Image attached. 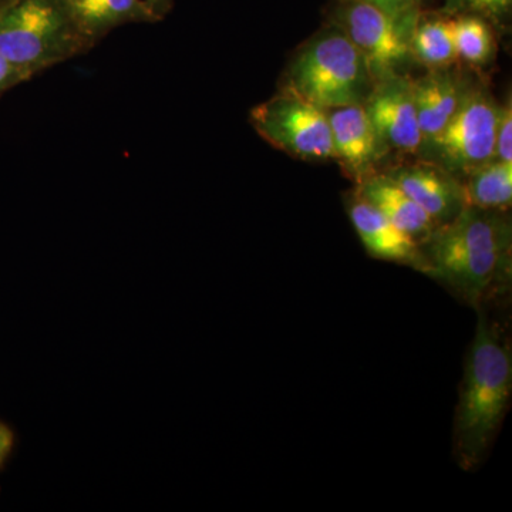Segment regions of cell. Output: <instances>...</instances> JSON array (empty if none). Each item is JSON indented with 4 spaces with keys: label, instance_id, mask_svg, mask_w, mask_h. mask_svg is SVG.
Instances as JSON below:
<instances>
[{
    "label": "cell",
    "instance_id": "9a60e30c",
    "mask_svg": "<svg viewBox=\"0 0 512 512\" xmlns=\"http://www.w3.org/2000/svg\"><path fill=\"white\" fill-rule=\"evenodd\" d=\"M466 207L507 211L512 204V163L491 160L460 180Z\"/></svg>",
    "mask_w": 512,
    "mask_h": 512
},
{
    "label": "cell",
    "instance_id": "8992f818",
    "mask_svg": "<svg viewBox=\"0 0 512 512\" xmlns=\"http://www.w3.org/2000/svg\"><path fill=\"white\" fill-rule=\"evenodd\" d=\"M498 110L484 89H468L454 116L439 136L420 148L426 161L439 165L458 180L494 160Z\"/></svg>",
    "mask_w": 512,
    "mask_h": 512
},
{
    "label": "cell",
    "instance_id": "ffe728a7",
    "mask_svg": "<svg viewBox=\"0 0 512 512\" xmlns=\"http://www.w3.org/2000/svg\"><path fill=\"white\" fill-rule=\"evenodd\" d=\"M29 80V77L22 70L13 66L9 60L0 55V99H2L3 94L12 90L13 87L29 82Z\"/></svg>",
    "mask_w": 512,
    "mask_h": 512
},
{
    "label": "cell",
    "instance_id": "6da1fadb",
    "mask_svg": "<svg viewBox=\"0 0 512 512\" xmlns=\"http://www.w3.org/2000/svg\"><path fill=\"white\" fill-rule=\"evenodd\" d=\"M426 275L439 279L471 305L510 278L512 227L507 211L464 207L420 244Z\"/></svg>",
    "mask_w": 512,
    "mask_h": 512
},
{
    "label": "cell",
    "instance_id": "30bf717a",
    "mask_svg": "<svg viewBox=\"0 0 512 512\" xmlns=\"http://www.w3.org/2000/svg\"><path fill=\"white\" fill-rule=\"evenodd\" d=\"M335 160L356 184L376 174L382 148L363 104L328 110Z\"/></svg>",
    "mask_w": 512,
    "mask_h": 512
},
{
    "label": "cell",
    "instance_id": "cb8c5ba5",
    "mask_svg": "<svg viewBox=\"0 0 512 512\" xmlns=\"http://www.w3.org/2000/svg\"><path fill=\"white\" fill-rule=\"evenodd\" d=\"M15 2V0H0V8L3 6L9 5V3Z\"/></svg>",
    "mask_w": 512,
    "mask_h": 512
},
{
    "label": "cell",
    "instance_id": "2e32d148",
    "mask_svg": "<svg viewBox=\"0 0 512 512\" xmlns=\"http://www.w3.org/2000/svg\"><path fill=\"white\" fill-rule=\"evenodd\" d=\"M414 62L429 70L447 69L457 62L451 16L421 10L412 35Z\"/></svg>",
    "mask_w": 512,
    "mask_h": 512
},
{
    "label": "cell",
    "instance_id": "5bb4252c",
    "mask_svg": "<svg viewBox=\"0 0 512 512\" xmlns=\"http://www.w3.org/2000/svg\"><path fill=\"white\" fill-rule=\"evenodd\" d=\"M63 3L94 47L121 26L160 22L144 0H63Z\"/></svg>",
    "mask_w": 512,
    "mask_h": 512
},
{
    "label": "cell",
    "instance_id": "e0dca14e",
    "mask_svg": "<svg viewBox=\"0 0 512 512\" xmlns=\"http://www.w3.org/2000/svg\"><path fill=\"white\" fill-rule=\"evenodd\" d=\"M450 16L457 60L471 66H484L490 62L495 53V39L487 19L473 13Z\"/></svg>",
    "mask_w": 512,
    "mask_h": 512
},
{
    "label": "cell",
    "instance_id": "ac0fdd59",
    "mask_svg": "<svg viewBox=\"0 0 512 512\" xmlns=\"http://www.w3.org/2000/svg\"><path fill=\"white\" fill-rule=\"evenodd\" d=\"M512 0H446L443 12L447 15L473 13L484 19L500 20L511 13Z\"/></svg>",
    "mask_w": 512,
    "mask_h": 512
},
{
    "label": "cell",
    "instance_id": "44dd1931",
    "mask_svg": "<svg viewBox=\"0 0 512 512\" xmlns=\"http://www.w3.org/2000/svg\"><path fill=\"white\" fill-rule=\"evenodd\" d=\"M392 15H409L420 12L424 0H360Z\"/></svg>",
    "mask_w": 512,
    "mask_h": 512
},
{
    "label": "cell",
    "instance_id": "52a82bcc",
    "mask_svg": "<svg viewBox=\"0 0 512 512\" xmlns=\"http://www.w3.org/2000/svg\"><path fill=\"white\" fill-rule=\"evenodd\" d=\"M249 121L266 143L306 161L335 158L328 111L284 92L258 104Z\"/></svg>",
    "mask_w": 512,
    "mask_h": 512
},
{
    "label": "cell",
    "instance_id": "277c9868",
    "mask_svg": "<svg viewBox=\"0 0 512 512\" xmlns=\"http://www.w3.org/2000/svg\"><path fill=\"white\" fill-rule=\"evenodd\" d=\"M92 49L63 0H15L0 8V55L29 79Z\"/></svg>",
    "mask_w": 512,
    "mask_h": 512
},
{
    "label": "cell",
    "instance_id": "9c48e42d",
    "mask_svg": "<svg viewBox=\"0 0 512 512\" xmlns=\"http://www.w3.org/2000/svg\"><path fill=\"white\" fill-rule=\"evenodd\" d=\"M437 225L456 218L464 205L457 177L430 161L396 165L384 173Z\"/></svg>",
    "mask_w": 512,
    "mask_h": 512
},
{
    "label": "cell",
    "instance_id": "3957f363",
    "mask_svg": "<svg viewBox=\"0 0 512 512\" xmlns=\"http://www.w3.org/2000/svg\"><path fill=\"white\" fill-rule=\"evenodd\" d=\"M373 86L359 50L342 29L329 23L293 57L282 90L328 111L365 103Z\"/></svg>",
    "mask_w": 512,
    "mask_h": 512
},
{
    "label": "cell",
    "instance_id": "7a4b0ae2",
    "mask_svg": "<svg viewBox=\"0 0 512 512\" xmlns=\"http://www.w3.org/2000/svg\"><path fill=\"white\" fill-rule=\"evenodd\" d=\"M511 392V350L487 315L478 311L454 429V448L464 470H471L483 460L507 413Z\"/></svg>",
    "mask_w": 512,
    "mask_h": 512
},
{
    "label": "cell",
    "instance_id": "5b68a950",
    "mask_svg": "<svg viewBox=\"0 0 512 512\" xmlns=\"http://www.w3.org/2000/svg\"><path fill=\"white\" fill-rule=\"evenodd\" d=\"M420 12L392 15L360 0H336L329 19L359 50L376 84L402 76L414 62L412 35Z\"/></svg>",
    "mask_w": 512,
    "mask_h": 512
},
{
    "label": "cell",
    "instance_id": "7c38bea8",
    "mask_svg": "<svg viewBox=\"0 0 512 512\" xmlns=\"http://www.w3.org/2000/svg\"><path fill=\"white\" fill-rule=\"evenodd\" d=\"M467 87L456 73L447 69L430 70L426 76L413 80L414 104L423 144L439 136L456 113Z\"/></svg>",
    "mask_w": 512,
    "mask_h": 512
},
{
    "label": "cell",
    "instance_id": "8fae6325",
    "mask_svg": "<svg viewBox=\"0 0 512 512\" xmlns=\"http://www.w3.org/2000/svg\"><path fill=\"white\" fill-rule=\"evenodd\" d=\"M346 211L369 255L383 261L412 266L426 274V262L419 242L400 231L356 191L349 194Z\"/></svg>",
    "mask_w": 512,
    "mask_h": 512
},
{
    "label": "cell",
    "instance_id": "7402d4cb",
    "mask_svg": "<svg viewBox=\"0 0 512 512\" xmlns=\"http://www.w3.org/2000/svg\"><path fill=\"white\" fill-rule=\"evenodd\" d=\"M18 437L15 430L9 424L0 421V471L5 470L6 464L9 463L13 451H15Z\"/></svg>",
    "mask_w": 512,
    "mask_h": 512
},
{
    "label": "cell",
    "instance_id": "603a6c76",
    "mask_svg": "<svg viewBox=\"0 0 512 512\" xmlns=\"http://www.w3.org/2000/svg\"><path fill=\"white\" fill-rule=\"evenodd\" d=\"M157 19L164 20L174 8V0H144Z\"/></svg>",
    "mask_w": 512,
    "mask_h": 512
},
{
    "label": "cell",
    "instance_id": "4fadbf2b",
    "mask_svg": "<svg viewBox=\"0 0 512 512\" xmlns=\"http://www.w3.org/2000/svg\"><path fill=\"white\" fill-rule=\"evenodd\" d=\"M357 194L370 202L384 217L396 225L404 234L412 237L414 241H426L431 232L439 225L436 224L427 212L421 210L406 194L390 180L387 175L375 174L366 178L363 183L357 184Z\"/></svg>",
    "mask_w": 512,
    "mask_h": 512
},
{
    "label": "cell",
    "instance_id": "d6986e66",
    "mask_svg": "<svg viewBox=\"0 0 512 512\" xmlns=\"http://www.w3.org/2000/svg\"><path fill=\"white\" fill-rule=\"evenodd\" d=\"M494 160L512 163V106L511 101L498 110L495 133Z\"/></svg>",
    "mask_w": 512,
    "mask_h": 512
},
{
    "label": "cell",
    "instance_id": "ba28073f",
    "mask_svg": "<svg viewBox=\"0 0 512 512\" xmlns=\"http://www.w3.org/2000/svg\"><path fill=\"white\" fill-rule=\"evenodd\" d=\"M363 106L383 153H420L423 138L414 104L413 80L406 74L377 82Z\"/></svg>",
    "mask_w": 512,
    "mask_h": 512
}]
</instances>
